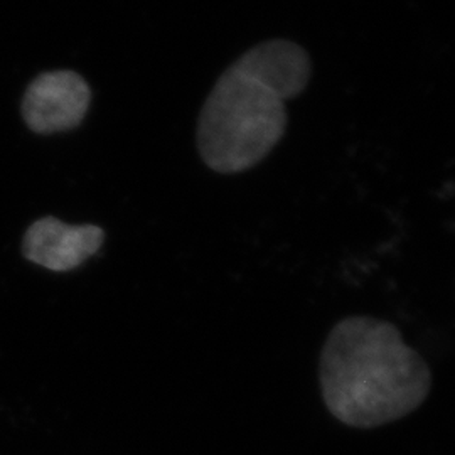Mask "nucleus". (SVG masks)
Returning <instances> with one entry per match:
<instances>
[{"label": "nucleus", "instance_id": "7ed1b4c3", "mask_svg": "<svg viewBox=\"0 0 455 455\" xmlns=\"http://www.w3.org/2000/svg\"><path fill=\"white\" fill-rule=\"evenodd\" d=\"M92 103L90 84L76 71H46L36 76L22 98V118L39 135L75 131Z\"/></svg>", "mask_w": 455, "mask_h": 455}, {"label": "nucleus", "instance_id": "f257e3e1", "mask_svg": "<svg viewBox=\"0 0 455 455\" xmlns=\"http://www.w3.org/2000/svg\"><path fill=\"white\" fill-rule=\"evenodd\" d=\"M310 73L307 51L287 39L260 43L228 66L197 120L203 163L238 174L267 159L287 131V101L307 88Z\"/></svg>", "mask_w": 455, "mask_h": 455}, {"label": "nucleus", "instance_id": "f03ea898", "mask_svg": "<svg viewBox=\"0 0 455 455\" xmlns=\"http://www.w3.org/2000/svg\"><path fill=\"white\" fill-rule=\"evenodd\" d=\"M329 413L353 428H376L415 411L432 388L427 361L395 325L351 315L331 329L319 359Z\"/></svg>", "mask_w": 455, "mask_h": 455}, {"label": "nucleus", "instance_id": "20e7f679", "mask_svg": "<svg viewBox=\"0 0 455 455\" xmlns=\"http://www.w3.org/2000/svg\"><path fill=\"white\" fill-rule=\"evenodd\" d=\"M105 229L97 225H66L54 216L36 220L22 238V255L34 265L65 274L98 253Z\"/></svg>", "mask_w": 455, "mask_h": 455}]
</instances>
